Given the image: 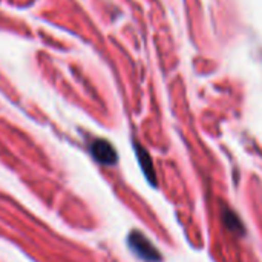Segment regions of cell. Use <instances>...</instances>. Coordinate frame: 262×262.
<instances>
[{
	"instance_id": "cell-1",
	"label": "cell",
	"mask_w": 262,
	"mask_h": 262,
	"mask_svg": "<svg viewBox=\"0 0 262 262\" xmlns=\"http://www.w3.org/2000/svg\"><path fill=\"white\" fill-rule=\"evenodd\" d=\"M129 244L132 247V250L141 256L146 261H158L160 255L157 253V249L144 238V235L141 233H132L129 238Z\"/></svg>"
},
{
	"instance_id": "cell-2",
	"label": "cell",
	"mask_w": 262,
	"mask_h": 262,
	"mask_svg": "<svg viewBox=\"0 0 262 262\" xmlns=\"http://www.w3.org/2000/svg\"><path fill=\"white\" fill-rule=\"evenodd\" d=\"M91 152L94 158L101 164H114L117 161V152L112 144L106 140H95L91 146Z\"/></svg>"
},
{
	"instance_id": "cell-3",
	"label": "cell",
	"mask_w": 262,
	"mask_h": 262,
	"mask_svg": "<svg viewBox=\"0 0 262 262\" xmlns=\"http://www.w3.org/2000/svg\"><path fill=\"white\" fill-rule=\"evenodd\" d=\"M137 155H138L140 164H141V167H143V172L146 173V177H147L152 183H155V172H154V166H152L150 157L146 154V150H144L143 147H138V146H137Z\"/></svg>"
}]
</instances>
